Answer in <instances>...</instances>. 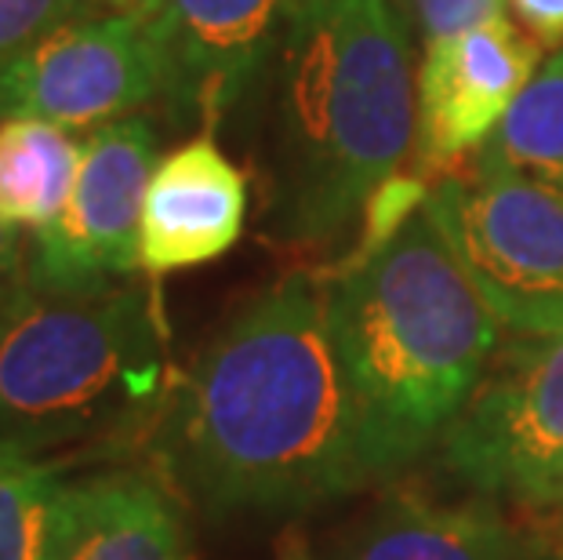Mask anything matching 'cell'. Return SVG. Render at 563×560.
<instances>
[{
  "label": "cell",
  "mask_w": 563,
  "mask_h": 560,
  "mask_svg": "<svg viewBox=\"0 0 563 560\" xmlns=\"http://www.w3.org/2000/svg\"><path fill=\"white\" fill-rule=\"evenodd\" d=\"M150 451L208 520L309 514L371 487L320 273H284L225 317L167 389Z\"/></svg>",
  "instance_id": "cell-1"
},
{
  "label": "cell",
  "mask_w": 563,
  "mask_h": 560,
  "mask_svg": "<svg viewBox=\"0 0 563 560\" xmlns=\"http://www.w3.org/2000/svg\"><path fill=\"white\" fill-rule=\"evenodd\" d=\"M415 37L389 0H298L247 121L262 226L291 252H334L418 139Z\"/></svg>",
  "instance_id": "cell-2"
},
{
  "label": "cell",
  "mask_w": 563,
  "mask_h": 560,
  "mask_svg": "<svg viewBox=\"0 0 563 560\" xmlns=\"http://www.w3.org/2000/svg\"><path fill=\"white\" fill-rule=\"evenodd\" d=\"M323 281L371 484L440 448L498 353V320L426 205Z\"/></svg>",
  "instance_id": "cell-3"
},
{
  "label": "cell",
  "mask_w": 563,
  "mask_h": 560,
  "mask_svg": "<svg viewBox=\"0 0 563 560\" xmlns=\"http://www.w3.org/2000/svg\"><path fill=\"white\" fill-rule=\"evenodd\" d=\"M157 303L139 284L91 292L22 281L0 295V440L30 455H110L153 433L172 389Z\"/></svg>",
  "instance_id": "cell-4"
},
{
  "label": "cell",
  "mask_w": 563,
  "mask_h": 560,
  "mask_svg": "<svg viewBox=\"0 0 563 560\" xmlns=\"http://www.w3.org/2000/svg\"><path fill=\"white\" fill-rule=\"evenodd\" d=\"M426 211L501 328L563 336V200L476 153L470 178L440 175Z\"/></svg>",
  "instance_id": "cell-5"
},
{
  "label": "cell",
  "mask_w": 563,
  "mask_h": 560,
  "mask_svg": "<svg viewBox=\"0 0 563 560\" xmlns=\"http://www.w3.org/2000/svg\"><path fill=\"white\" fill-rule=\"evenodd\" d=\"M440 466L487 503L542 514L563 492V336L495 353L440 440Z\"/></svg>",
  "instance_id": "cell-6"
},
{
  "label": "cell",
  "mask_w": 563,
  "mask_h": 560,
  "mask_svg": "<svg viewBox=\"0 0 563 560\" xmlns=\"http://www.w3.org/2000/svg\"><path fill=\"white\" fill-rule=\"evenodd\" d=\"M164 99V52L146 19L91 11L0 66V117L102 128Z\"/></svg>",
  "instance_id": "cell-7"
},
{
  "label": "cell",
  "mask_w": 563,
  "mask_h": 560,
  "mask_svg": "<svg viewBox=\"0 0 563 560\" xmlns=\"http://www.w3.org/2000/svg\"><path fill=\"white\" fill-rule=\"evenodd\" d=\"M157 128L146 117H121L95 128L80 146V172L69 205L33 233L26 281L37 288L91 292L131 281L142 270V200L157 168Z\"/></svg>",
  "instance_id": "cell-8"
},
{
  "label": "cell",
  "mask_w": 563,
  "mask_h": 560,
  "mask_svg": "<svg viewBox=\"0 0 563 560\" xmlns=\"http://www.w3.org/2000/svg\"><path fill=\"white\" fill-rule=\"evenodd\" d=\"M298 0H167L153 19L164 52V102L208 135L251 117Z\"/></svg>",
  "instance_id": "cell-9"
},
{
  "label": "cell",
  "mask_w": 563,
  "mask_h": 560,
  "mask_svg": "<svg viewBox=\"0 0 563 560\" xmlns=\"http://www.w3.org/2000/svg\"><path fill=\"white\" fill-rule=\"evenodd\" d=\"M542 66V44L509 15L426 44L418 66V157L451 175L476 157Z\"/></svg>",
  "instance_id": "cell-10"
},
{
  "label": "cell",
  "mask_w": 563,
  "mask_h": 560,
  "mask_svg": "<svg viewBox=\"0 0 563 560\" xmlns=\"http://www.w3.org/2000/svg\"><path fill=\"white\" fill-rule=\"evenodd\" d=\"M247 222V178L211 135L157 161L142 200L139 262L153 277L222 259Z\"/></svg>",
  "instance_id": "cell-11"
},
{
  "label": "cell",
  "mask_w": 563,
  "mask_h": 560,
  "mask_svg": "<svg viewBox=\"0 0 563 560\" xmlns=\"http://www.w3.org/2000/svg\"><path fill=\"white\" fill-rule=\"evenodd\" d=\"M44 560H197L178 495L131 466L63 481Z\"/></svg>",
  "instance_id": "cell-12"
},
{
  "label": "cell",
  "mask_w": 563,
  "mask_h": 560,
  "mask_svg": "<svg viewBox=\"0 0 563 560\" xmlns=\"http://www.w3.org/2000/svg\"><path fill=\"white\" fill-rule=\"evenodd\" d=\"M527 550L495 503L389 495L342 535L331 560H527Z\"/></svg>",
  "instance_id": "cell-13"
},
{
  "label": "cell",
  "mask_w": 563,
  "mask_h": 560,
  "mask_svg": "<svg viewBox=\"0 0 563 560\" xmlns=\"http://www.w3.org/2000/svg\"><path fill=\"white\" fill-rule=\"evenodd\" d=\"M80 146L52 121H0V219L37 233L63 216L77 186Z\"/></svg>",
  "instance_id": "cell-14"
},
{
  "label": "cell",
  "mask_w": 563,
  "mask_h": 560,
  "mask_svg": "<svg viewBox=\"0 0 563 560\" xmlns=\"http://www.w3.org/2000/svg\"><path fill=\"white\" fill-rule=\"evenodd\" d=\"M476 153L563 200V47L538 66L517 106Z\"/></svg>",
  "instance_id": "cell-15"
},
{
  "label": "cell",
  "mask_w": 563,
  "mask_h": 560,
  "mask_svg": "<svg viewBox=\"0 0 563 560\" xmlns=\"http://www.w3.org/2000/svg\"><path fill=\"white\" fill-rule=\"evenodd\" d=\"M63 462L0 440V560H44Z\"/></svg>",
  "instance_id": "cell-16"
},
{
  "label": "cell",
  "mask_w": 563,
  "mask_h": 560,
  "mask_svg": "<svg viewBox=\"0 0 563 560\" xmlns=\"http://www.w3.org/2000/svg\"><path fill=\"white\" fill-rule=\"evenodd\" d=\"M411 37L433 44L454 33L476 30L490 19H506L509 0H389Z\"/></svg>",
  "instance_id": "cell-17"
},
{
  "label": "cell",
  "mask_w": 563,
  "mask_h": 560,
  "mask_svg": "<svg viewBox=\"0 0 563 560\" xmlns=\"http://www.w3.org/2000/svg\"><path fill=\"white\" fill-rule=\"evenodd\" d=\"M95 0H0V66L37 44L63 22L91 15Z\"/></svg>",
  "instance_id": "cell-18"
},
{
  "label": "cell",
  "mask_w": 563,
  "mask_h": 560,
  "mask_svg": "<svg viewBox=\"0 0 563 560\" xmlns=\"http://www.w3.org/2000/svg\"><path fill=\"white\" fill-rule=\"evenodd\" d=\"M509 8L542 47H563V0H509Z\"/></svg>",
  "instance_id": "cell-19"
},
{
  "label": "cell",
  "mask_w": 563,
  "mask_h": 560,
  "mask_svg": "<svg viewBox=\"0 0 563 560\" xmlns=\"http://www.w3.org/2000/svg\"><path fill=\"white\" fill-rule=\"evenodd\" d=\"M26 281V244L19 230L0 219V295Z\"/></svg>",
  "instance_id": "cell-20"
},
{
  "label": "cell",
  "mask_w": 563,
  "mask_h": 560,
  "mask_svg": "<svg viewBox=\"0 0 563 560\" xmlns=\"http://www.w3.org/2000/svg\"><path fill=\"white\" fill-rule=\"evenodd\" d=\"M167 0H95V8L102 11H117V15H135V19H146L153 22L164 11Z\"/></svg>",
  "instance_id": "cell-21"
},
{
  "label": "cell",
  "mask_w": 563,
  "mask_h": 560,
  "mask_svg": "<svg viewBox=\"0 0 563 560\" xmlns=\"http://www.w3.org/2000/svg\"><path fill=\"white\" fill-rule=\"evenodd\" d=\"M538 520H542L545 535H553V542L563 550V492L553 498V506H545L542 514H534Z\"/></svg>",
  "instance_id": "cell-22"
},
{
  "label": "cell",
  "mask_w": 563,
  "mask_h": 560,
  "mask_svg": "<svg viewBox=\"0 0 563 560\" xmlns=\"http://www.w3.org/2000/svg\"><path fill=\"white\" fill-rule=\"evenodd\" d=\"M277 560H313V553L306 550V542L298 539V535H284V542H280V553Z\"/></svg>",
  "instance_id": "cell-23"
},
{
  "label": "cell",
  "mask_w": 563,
  "mask_h": 560,
  "mask_svg": "<svg viewBox=\"0 0 563 560\" xmlns=\"http://www.w3.org/2000/svg\"><path fill=\"white\" fill-rule=\"evenodd\" d=\"M553 560H563V550H556V557Z\"/></svg>",
  "instance_id": "cell-24"
}]
</instances>
